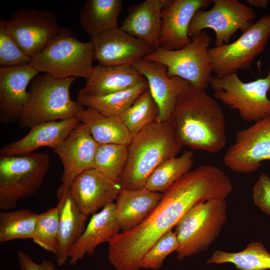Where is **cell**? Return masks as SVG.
Here are the masks:
<instances>
[{
	"label": "cell",
	"instance_id": "obj_1",
	"mask_svg": "<svg viewBox=\"0 0 270 270\" xmlns=\"http://www.w3.org/2000/svg\"><path fill=\"white\" fill-rule=\"evenodd\" d=\"M224 194L223 183L212 168L202 165L191 170L163 194L141 223L108 242L110 263L116 270H140L146 252L190 209L202 202L222 198Z\"/></svg>",
	"mask_w": 270,
	"mask_h": 270
},
{
	"label": "cell",
	"instance_id": "obj_2",
	"mask_svg": "<svg viewBox=\"0 0 270 270\" xmlns=\"http://www.w3.org/2000/svg\"><path fill=\"white\" fill-rule=\"evenodd\" d=\"M168 122L182 147L216 153L226 146L224 113L206 90L190 86L179 94Z\"/></svg>",
	"mask_w": 270,
	"mask_h": 270
},
{
	"label": "cell",
	"instance_id": "obj_3",
	"mask_svg": "<svg viewBox=\"0 0 270 270\" xmlns=\"http://www.w3.org/2000/svg\"><path fill=\"white\" fill-rule=\"evenodd\" d=\"M182 148L168 121L154 122L133 136L126 166L117 182L122 189L144 188L154 169L177 156Z\"/></svg>",
	"mask_w": 270,
	"mask_h": 270
},
{
	"label": "cell",
	"instance_id": "obj_4",
	"mask_svg": "<svg viewBox=\"0 0 270 270\" xmlns=\"http://www.w3.org/2000/svg\"><path fill=\"white\" fill-rule=\"evenodd\" d=\"M76 78H58L38 74L32 80L30 98L19 120L22 128H31L39 124L77 116L84 107L70 95Z\"/></svg>",
	"mask_w": 270,
	"mask_h": 270
},
{
	"label": "cell",
	"instance_id": "obj_5",
	"mask_svg": "<svg viewBox=\"0 0 270 270\" xmlns=\"http://www.w3.org/2000/svg\"><path fill=\"white\" fill-rule=\"evenodd\" d=\"M94 46L91 40H78L69 28H61L45 47L32 58L30 64L40 73L58 78L86 80L94 68Z\"/></svg>",
	"mask_w": 270,
	"mask_h": 270
},
{
	"label": "cell",
	"instance_id": "obj_6",
	"mask_svg": "<svg viewBox=\"0 0 270 270\" xmlns=\"http://www.w3.org/2000/svg\"><path fill=\"white\" fill-rule=\"evenodd\" d=\"M226 199L202 202L190 209L175 226L179 260L206 250L217 238L227 220Z\"/></svg>",
	"mask_w": 270,
	"mask_h": 270
},
{
	"label": "cell",
	"instance_id": "obj_7",
	"mask_svg": "<svg viewBox=\"0 0 270 270\" xmlns=\"http://www.w3.org/2000/svg\"><path fill=\"white\" fill-rule=\"evenodd\" d=\"M50 164L46 153L0 156V208L8 211L41 186Z\"/></svg>",
	"mask_w": 270,
	"mask_h": 270
},
{
	"label": "cell",
	"instance_id": "obj_8",
	"mask_svg": "<svg viewBox=\"0 0 270 270\" xmlns=\"http://www.w3.org/2000/svg\"><path fill=\"white\" fill-rule=\"evenodd\" d=\"M191 38V43L182 48L170 50L159 48L144 58L164 64L169 77H179L195 88L206 90L213 72L208 56L213 38L206 30Z\"/></svg>",
	"mask_w": 270,
	"mask_h": 270
},
{
	"label": "cell",
	"instance_id": "obj_9",
	"mask_svg": "<svg viewBox=\"0 0 270 270\" xmlns=\"http://www.w3.org/2000/svg\"><path fill=\"white\" fill-rule=\"evenodd\" d=\"M214 97L230 108L238 112L248 122H256L270 116V69L263 78L245 82L237 74L217 77L212 76L210 84Z\"/></svg>",
	"mask_w": 270,
	"mask_h": 270
},
{
	"label": "cell",
	"instance_id": "obj_10",
	"mask_svg": "<svg viewBox=\"0 0 270 270\" xmlns=\"http://www.w3.org/2000/svg\"><path fill=\"white\" fill-rule=\"evenodd\" d=\"M270 38V14L262 16L232 43L210 48L208 56L216 76L250 70L255 58L264 49Z\"/></svg>",
	"mask_w": 270,
	"mask_h": 270
},
{
	"label": "cell",
	"instance_id": "obj_11",
	"mask_svg": "<svg viewBox=\"0 0 270 270\" xmlns=\"http://www.w3.org/2000/svg\"><path fill=\"white\" fill-rule=\"evenodd\" d=\"M211 8L198 10L188 29L190 38L206 28L215 32L214 46L228 44L238 30L244 32L254 24L256 14L253 8L238 0H213Z\"/></svg>",
	"mask_w": 270,
	"mask_h": 270
},
{
	"label": "cell",
	"instance_id": "obj_12",
	"mask_svg": "<svg viewBox=\"0 0 270 270\" xmlns=\"http://www.w3.org/2000/svg\"><path fill=\"white\" fill-rule=\"evenodd\" d=\"M270 161V116L239 130L224 156L225 166L234 172L249 174Z\"/></svg>",
	"mask_w": 270,
	"mask_h": 270
},
{
	"label": "cell",
	"instance_id": "obj_13",
	"mask_svg": "<svg viewBox=\"0 0 270 270\" xmlns=\"http://www.w3.org/2000/svg\"><path fill=\"white\" fill-rule=\"evenodd\" d=\"M6 26L19 47L32 58L38 54L61 28L53 14L36 8L17 10L6 20Z\"/></svg>",
	"mask_w": 270,
	"mask_h": 270
},
{
	"label": "cell",
	"instance_id": "obj_14",
	"mask_svg": "<svg viewBox=\"0 0 270 270\" xmlns=\"http://www.w3.org/2000/svg\"><path fill=\"white\" fill-rule=\"evenodd\" d=\"M98 146L88 128L80 122L54 149L63 165L62 181L67 190H70L73 182L80 174L94 168Z\"/></svg>",
	"mask_w": 270,
	"mask_h": 270
},
{
	"label": "cell",
	"instance_id": "obj_15",
	"mask_svg": "<svg viewBox=\"0 0 270 270\" xmlns=\"http://www.w3.org/2000/svg\"><path fill=\"white\" fill-rule=\"evenodd\" d=\"M212 3L211 0H167L161 14L160 48L174 50L189 45L188 29L193 16Z\"/></svg>",
	"mask_w": 270,
	"mask_h": 270
},
{
	"label": "cell",
	"instance_id": "obj_16",
	"mask_svg": "<svg viewBox=\"0 0 270 270\" xmlns=\"http://www.w3.org/2000/svg\"><path fill=\"white\" fill-rule=\"evenodd\" d=\"M40 73L30 64L0 67V122L19 121L30 98L27 87Z\"/></svg>",
	"mask_w": 270,
	"mask_h": 270
},
{
	"label": "cell",
	"instance_id": "obj_17",
	"mask_svg": "<svg viewBox=\"0 0 270 270\" xmlns=\"http://www.w3.org/2000/svg\"><path fill=\"white\" fill-rule=\"evenodd\" d=\"M94 60L104 66L132 65L156 50L120 27L91 38Z\"/></svg>",
	"mask_w": 270,
	"mask_h": 270
},
{
	"label": "cell",
	"instance_id": "obj_18",
	"mask_svg": "<svg viewBox=\"0 0 270 270\" xmlns=\"http://www.w3.org/2000/svg\"><path fill=\"white\" fill-rule=\"evenodd\" d=\"M121 190L116 181L92 168L76 178L70 191L80 211L88 216L112 204Z\"/></svg>",
	"mask_w": 270,
	"mask_h": 270
},
{
	"label": "cell",
	"instance_id": "obj_19",
	"mask_svg": "<svg viewBox=\"0 0 270 270\" xmlns=\"http://www.w3.org/2000/svg\"><path fill=\"white\" fill-rule=\"evenodd\" d=\"M146 80L149 90L159 108L157 121L168 122L176 98L190 84L179 77H169L162 64L144 58L132 64Z\"/></svg>",
	"mask_w": 270,
	"mask_h": 270
},
{
	"label": "cell",
	"instance_id": "obj_20",
	"mask_svg": "<svg viewBox=\"0 0 270 270\" xmlns=\"http://www.w3.org/2000/svg\"><path fill=\"white\" fill-rule=\"evenodd\" d=\"M80 122L78 116L39 124L30 128L24 137L2 146L0 156H20L30 154L40 148L54 149Z\"/></svg>",
	"mask_w": 270,
	"mask_h": 270
},
{
	"label": "cell",
	"instance_id": "obj_21",
	"mask_svg": "<svg viewBox=\"0 0 270 270\" xmlns=\"http://www.w3.org/2000/svg\"><path fill=\"white\" fill-rule=\"evenodd\" d=\"M120 231L114 203L93 214L82 234L70 248V264L75 266L86 254L92 256L98 245L108 242Z\"/></svg>",
	"mask_w": 270,
	"mask_h": 270
},
{
	"label": "cell",
	"instance_id": "obj_22",
	"mask_svg": "<svg viewBox=\"0 0 270 270\" xmlns=\"http://www.w3.org/2000/svg\"><path fill=\"white\" fill-rule=\"evenodd\" d=\"M56 196L59 230L58 248L55 256L57 264L62 266L68 260L70 248L84 231L88 218L80 211L70 190L64 184L56 190Z\"/></svg>",
	"mask_w": 270,
	"mask_h": 270
},
{
	"label": "cell",
	"instance_id": "obj_23",
	"mask_svg": "<svg viewBox=\"0 0 270 270\" xmlns=\"http://www.w3.org/2000/svg\"><path fill=\"white\" fill-rule=\"evenodd\" d=\"M78 96H103L122 91L146 80L132 65L94 66Z\"/></svg>",
	"mask_w": 270,
	"mask_h": 270
},
{
	"label": "cell",
	"instance_id": "obj_24",
	"mask_svg": "<svg viewBox=\"0 0 270 270\" xmlns=\"http://www.w3.org/2000/svg\"><path fill=\"white\" fill-rule=\"evenodd\" d=\"M167 0H145L130 6L120 28L154 50L160 48L161 14Z\"/></svg>",
	"mask_w": 270,
	"mask_h": 270
},
{
	"label": "cell",
	"instance_id": "obj_25",
	"mask_svg": "<svg viewBox=\"0 0 270 270\" xmlns=\"http://www.w3.org/2000/svg\"><path fill=\"white\" fill-rule=\"evenodd\" d=\"M163 194L141 189H122L114 204L120 232L128 231L141 223L157 206Z\"/></svg>",
	"mask_w": 270,
	"mask_h": 270
},
{
	"label": "cell",
	"instance_id": "obj_26",
	"mask_svg": "<svg viewBox=\"0 0 270 270\" xmlns=\"http://www.w3.org/2000/svg\"><path fill=\"white\" fill-rule=\"evenodd\" d=\"M122 5V0H86L80 14L82 29L91 38H94L118 28V20Z\"/></svg>",
	"mask_w": 270,
	"mask_h": 270
},
{
	"label": "cell",
	"instance_id": "obj_27",
	"mask_svg": "<svg viewBox=\"0 0 270 270\" xmlns=\"http://www.w3.org/2000/svg\"><path fill=\"white\" fill-rule=\"evenodd\" d=\"M77 116L99 144L128 146L133 137L120 116H106L90 108L82 109Z\"/></svg>",
	"mask_w": 270,
	"mask_h": 270
},
{
	"label": "cell",
	"instance_id": "obj_28",
	"mask_svg": "<svg viewBox=\"0 0 270 270\" xmlns=\"http://www.w3.org/2000/svg\"><path fill=\"white\" fill-rule=\"evenodd\" d=\"M148 89L146 80L122 91L103 96L79 97L77 100L84 107L94 108L105 116L119 117Z\"/></svg>",
	"mask_w": 270,
	"mask_h": 270
},
{
	"label": "cell",
	"instance_id": "obj_29",
	"mask_svg": "<svg viewBox=\"0 0 270 270\" xmlns=\"http://www.w3.org/2000/svg\"><path fill=\"white\" fill-rule=\"evenodd\" d=\"M194 161V152L192 150H185L178 156L166 160L151 173L144 188L152 192L164 193L191 170Z\"/></svg>",
	"mask_w": 270,
	"mask_h": 270
},
{
	"label": "cell",
	"instance_id": "obj_30",
	"mask_svg": "<svg viewBox=\"0 0 270 270\" xmlns=\"http://www.w3.org/2000/svg\"><path fill=\"white\" fill-rule=\"evenodd\" d=\"M206 262L232 263L239 270H270V254L262 243L252 242L239 252L217 250Z\"/></svg>",
	"mask_w": 270,
	"mask_h": 270
},
{
	"label": "cell",
	"instance_id": "obj_31",
	"mask_svg": "<svg viewBox=\"0 0 270 270\" xmlns=\"http://www.w3.org/2000/svg\"><path fill=\"white\" fill-rule=\"evenodd\" d=\"M38 214L29 209L0 212V243L34 238Z\"/></svg>",
	"mask_w": 270,
	"mask_h": 270
},
{
	"label": "cell",
	"instance_id": "obj_32",
	"mask_svg": "<svg viewBox=\"0 0 270 270\" xmlns=\"http://www.w3.org/2000/svg\"><path fill=\"white\" fill-rule=\"evenodd\" d=\"M159 113L158 106L148 88L120 117L134 136L157 121Z\"/></svg>",
	"mask_w": 270,
	"mask_h": 270
},
{
	"label": "cell",
	"instance_id": "obj_33",
	"mask_svg": "<svg viewBox=\"0 0 270 270\" xmlns=\"http://www.w3.org/2000/svg\"><path fill=\"white\" fill-rule=\"evenodd\" d=\"M128 157V146L99 144L96 152L94 168L116 181L122 173Z\"/></svg>",
	"mask_w": 270,
	"mask_h": 270
},
{
	"label": "cell",
	"instance_id": "obj_34",
	"mask_svg": "<svg viewBox=\"0 0 270 270\" xmlns=\"http://www.w3.org/2000/svg\"><path fill=\"white\" fill-rule=\"evenodd\" d=\"M59 219L56 207L38 214L33 242L46 250L56 254L58 248Z\"/></svg>",
	"mask_w": 270,
	"mask_h": 270
},
{
	"label": "cell",
	"instance_id": "obj_35",
	"mask_svg": "<svg viewBox=\"0 0 270 270\" xmlns=\"http://www.w3.org/2000/svg\"><path fill=\"white\" fill-rule=\"evenodd\" d=\"M178 242L174 232L170 230L161 237L146 252L140 262V269L158 270L166 258L177 252Z\"/></svg>",
	"mask_w": 270,
	"mask_h": 270
},
{
	"label": "cell",
	"instance_id": "obj_36",
	"mask_svg": "<svg viewBox=\"0 0 270 270\" xmlns=\"http://www.w3.org/2000/svg\"><path fill=\"white\" fill-rule=\"evenodd\" d=\"M32 58L26 54L10 34L6 20L0 18V65L12 66L30 64Z\"/></svg>",
	"mask_w": 270,
	"mask_h": 270
},
{
	"label": "cell",
	"instance_id": "obj_37",
	"mask_svg": "<svg viewBox=\"0 0 270 270\" xmlns=\"http://www.w3.org/2000/svg\"><path fill=\"white\" fill-rule=\"evenodd\" d=\"M254 204L262 211L270 216V177L262 174L252 190Z\"/></svg>",
	"mask_w": 270,
	"mask_h": 270
},
{
	"label": "cell",
	"instance_id": "obj_38",
	"mask_svg": "<svg viewBox=\"0 0 270 270\" xmlns=\"http://www.w3.org/2000/svg\"><path fill=\"white\" fill-rule=\"evenodd\" d=\"M16 256L21 270H56L52 262L44 259L40 263H36L22 250H18Z\"/></svg>",
	"mask_w": 270,
	"mask_h": 270
},
{
	"label": "cell",
	"instance_id": "obj_39",
	"mask_svg": "<svg viewBox=\"0 0 270 270\" xmlns=\"http://www.w3.org/2000/svg\"><path fill=\"white\" fill-rule=\"evenodd\" d=\"M250 6L265 8L268 7L270 2L268 0H247Z\"/></svg>",
	"mask_w": 270,
	"mask_h": 270
},
{
	"label": "cell",
	"instance_id": "obj_40",
	"mask_svg": "<svg viewBox=\"0 0 270 270\" xmlns=\"http://www.w3.org/2000/svg\"></svg>",
	"mask_w": 270,
	"mask_h": 270
}]
</instances>
